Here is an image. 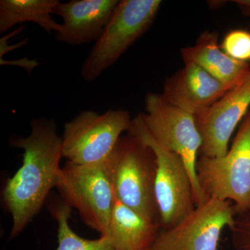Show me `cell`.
Here are the masks:
<instances>
[{
	"instance_id": "7a4b0ae2",
	"label": "cell",
	"mask_w": 250,
	"mask_h": 250,
	"mask_svg": "<svg viewBox=\"0 0 250 250\" xmlns=\"http://www.w3.org/2000/svg\"><path fill=\"white\" fill-rule=\"evenodd\" d=\"M107 161L115 197L159 224L155 195L157 164L152 148L127 133L121 136Z\"/></svg>"
},
{
	"instance_id": "5bb4252c",
	"label": "cell",
	"mask_w": 250,
	"mask_h": 250,
	"mask_svg": "<svg viewBox=\"0 0 250 250\" xmlns=\"http://www.w3.org/2000/svg\"><path fill=\"white\" fill-rule=\"evenodd\" d=\"M160 225L123 205L114 196L107 233L116 250H151Z\"/></svg>"
},
{
	"instance_id": "277c9868",
	"label": "cell",
	"mask_w": 250,
	"mask_h": 250,
	"mask_svg": "<svg viewBox=\"0 0 250 250\" xmlns=\"http://www.w3.org/2000/svg\"><path fill=\"white\" fill-rule=\"evenodd\" d=\"M62 200L75 208L85 225L105 236L114 205V192L107 159L79 165L67 161L56 187Z\"/></svg>"
},
{
	"instance_id": "6da1fadb",
	"label": "cell",
	"mask_w": 250,
	"mask_h": 250,
	"mask_svg": "<svg viewBox=\"0 0 250 250\" xmlns=\"http://www.w3.org/2000/svg\"><path fill=\"white\" fill-rule=\"evenodd\" d=\"M27 137L13 136L9 144L21 148L22 164L3 189L5 207L12 216L10 238L21 234L40 211L49 192L56 187L62 167V138L53 119H31Z\"/></svg>"
},
{
	"instance_id": "8fae6325",
	"label": "cell",
	"mask_w": 250,
	"mask_h": 250,
	"mask_svg": "<svg viewBox=\"0 0 250 250\" xmlns=\"http://www.w3.org/2000/svg\"><path fill=\"white\" fill-rule=\"evenodd\" d=\"M118 3V0L59 1L53 14L60 16L62 23L56 32V40L72 46L98 41Z\"/></svg>"
},
{
	"instance_id": "52a82bcc",
	"label": "cell",
	"mask_w": 250,
	"mask_h": 250,
	"mask_svg": "<svg viewBox=\"0 0 250 250\" xmlns=\"http://www.w3.org/2000/svg\"><path fill=\"white\" fill-rule=\"evenodd\" d=\"M145 109L141 116L149 134L163 147L182 158L191 179L196 207L205 203L209 198L197 181V155L202 141L195 116L167 103L161 94L154 93L146 95Z\"/></svg>"
},
{
	"instance_id": "9c48e42d",
	"label": "cell",
	"mask_w": 250,
	"mask_h": 250,
	"mask_svg": "<svg viewBox=\"0 0 250 250\" xmlns=\"http://www.w3.org/2000/svg\"><path fill=\"white\" fill-rule=\"evenodd\" d=\"M236 217L231 202L209 198L178 225L159 233L151 250H219L224 229L232 228Z\"/></svg>"
},
{
	"instance_id": "9a60e30c",
	"label": "cell",
	"mask_w": 250,
	"mask_h": 250,
	"mask_svg": "<svg viewBox=\"0 0 250 250\" xmlns=\"http://www.w3.org/2000/svg\"><path fill=\"white\" fill-rule=\"evenodd\" d=\"M59 0H1L0 33L24 22L37 24L46 32L58 31L59 23L52 17Z\"/></svg>"
},
{
	"instance_id": "ba28073f",
	"label": "cell",
	"mask_w": 250,
	"mask_h": 250,
	"mask_svg": "<svg viewBox=\"0 0 250 250\" xmlns=\"http://www.w3.org/2000/svg\"><path fill=\"white\" fill-rule=\"evenodd\" d=\"M131 119L123 109L104 113L91 110L81 112L63 126L62 156L79 165L95 164L107 159L122 133L128 131Z\"/></svg>"
},
{
	"instance_id": "d6986e66",
	"label": "cell",
	"mask_w": 250,
	"mask_h": 250,
	"mask_svg": "<svg viewBox=\"0 0 250 250\" xmlns=\"http://www.w3.org/2000/svg\"><path fill=\"white\" fill-rule=\"evenodd\" d=\"M233 1L238 5L243 15L250 17V0H236Z\"/></svg>"
},
{
	"instance_id": "e0dca14e",
	"label": "cell",
	"mask_w": 250,
	"mask_h": 250,
	"mask_svg": "<svg viewBox=\"0 0 250 250\" xmlns=\"http://www.w3.org/2000/svg\"><path fill=\"white\" fill-rule=\"evenodd\" d=\"M221 49L231 58L240 62L250 61V32L236 29L229 32L222 43Z\"/></svg>"
},
{
	"instance_id": "30bf717a",
	"label": "cell",
	"mask_w": 250,
	"mask_h": 250,
	"mask_svg": "<svg viewBox=\"0 0 250 250\" xmlns=\"http://www.w3.org/2000/svg\"><path fill=\"white\" fill-rule=\"evenodd\" d=\"M250 108V74L195 116L202 137L201 156L213 158L225 155L233 131Z\"/></svg>"
},
{
	"instance_id": "ac0fdd59",
	"label": "cell",
	"mask_w": 250,
	"mask_h": 250,
	"mask_svg": "<svg viewBox=\"0 0 250 250\" xmlns=\"http://www.w3.org/2000/svg\"><path fill=\"white\" fill-rule=\"evenodd\" d=\"M230 231L235 249L250 250V210L236 215L234 225Z\"/></svg>"
},
{
	"instance_id": "2e32d148",
	"label": "cell",
	"mask_w": 250,
	"mask_h": 250,
	"mask_svg": "<svg viewBox=\"0 0 250 250\" xmlns=\"http://www.w3.org/2000/svg\"><path fill=\"white\" fill-rule=\"evenodd\" d=\"M71 208L62 200L51 207V213L58 225L59 246L57 250H116L106 236L88 240L74 232L69 225Z\"/></svg>"
},
{
	"instance_id": "3957f363",
	"label": "cell",
	"mask_w": 250,
	"mask_h": 250,
	"mask_svg": "<svg viewBox=\"0 0 250 250\" xmlns=\"http://www.w3.org/2000/svg\"><path fill=\"white\" fill-rule=\"evenodd\" d=\"M196 173L208 198L232 201L236 215L250 210V108L228 153L220 157L200 156Z\"/></svg>"
},
{
	"instance_id": "8992f818",
	"label": "cell",
	"mask_w": 250,
	"mask_h": 250,
	"mask_svg": "<svg viewBox=\"0 0 250 250\" xmlns=\"http://www.w3.org/2000/svg\"><path fill=\"white\" fill-rule=\"evenodd\" d=\"M127 133L149 146L155 154V195L159 225L164 230L174 228L196 207L187 166L178 154L163 147L152 137L141 114L132 119Z\"/></svg>"
},
{
	"instance_id": "5b68a950",
	"label": "cell",
	"mask_w": 250,
	"mask_h": 250,
	"mask_svg": "<svg viewBox=\"0 0 250 250\" xmlns=\"http://www.w3.org/2000/svg\"><path fill=\"white\" fill-rule=\"evenodd\" d=\"M160 0L119 1L100 39L85 59L81 74L93 82L117 62L154 22Z\"/></svg>"
},
{
	"instance_id": "4fadbf2b",
	"label": "cell",
	"mask_w": 250,
	"mask_h": 250,
	"mask_svg": "<svg viewBox=\"0 0 250 250\" xmlns=\"http://www.w3.org/2000/svg\"><path fill=\"white\" fill-rule=\"evenodd\" d=\"M216 32L205 31L196 43L181 49L184 63L192 62L206 70L211 76L232 88L250 74L248 62L235 60L223 52L218 45Z\"/></svg>"
},
{
	"instance_id": "7c38bea8",
	"label": "cell",
	"mask_w": 250,
	"mask_h": 250,
	"mask_svg": "<svg viewBox=\"0 0 250 250\" xmlns=\"http://www.w3.org/2000/svg\"><path fill=\"white\" fill-rule=\"evenodd\" d=\"M230 89L201 67L188 62L166 80L161 95L167 103L195 116Z\"/></svg>"
}]
</instances>
